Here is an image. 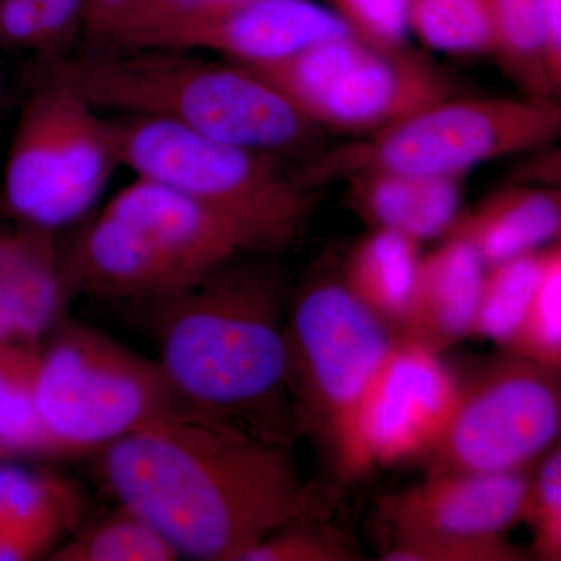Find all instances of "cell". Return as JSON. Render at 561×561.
Wrapping results in <instances>:
<instances>
[{
    "mask_svg": "<svg viewBox=\"0 0 561 561\" xmlns=\"http://www.w3.org/2000/svg\"><path fill=\"white\" fill-rule=\"evenodd\" d=\"M103 474L180 557L241 561L262 538L335 501L306 482L290 446L205 421H162L105 446Z\"/></svg>",
    "mask_w": 561,
    "mask_h": 561,
    "instance_id": "cell-1",
    "label": "cell"
},
{
    "mask_svg": "<svg viewBox=\"0 0 561 561\" xmlns=\"http://www.w3.org/2000/svg\"><path fill=\"white\" fill-rule=\"evenodd\" d=\"M243 257L147 306L158 362L205 423L294 448L286 284Z\"/></svg>",
    "mask_w": 561,
    "mask_h": 561,
    "instance_id": "cell-2",
    "label": "cell"
},
{
    "mask_svg": "<svg viewBox=\"0 0 561 561\" xmlns=\"http://www.w3.org/2000/svg\"><path fill=\"white\" fill-rule=\"evenodd\" d=\"M41 66L39 80L65 84L98 110L173 122L284 160L316 149L324 133L253 70L194 51L98 47Z\"/></svg>",
    "mask_w": 561,
    "mask_h": 561,
    "instance_id": "cell-3",
    "label": "cell"
},
{
    "mask_svg": "<svg viewBox=\"0 0 561 561\" xmlns=\"http://www.w3.org/2000/svg\"><path fill=\"white\" fill-rule=\"evenodd\" d=\"M108 119L121 165L230 217L265 251L297 238L317 202L284 158L232 146L157 117Z\"/></svg>",
    "mask_w": 561,
    "mask_h": 561,
    "instance_id": "cell-4",
    "label": "cell"
},
{
    "mask_svg": "<svg viewBox=\"0 0 561 561\" xmlns=\"http://www.w3.org/2000/svg\"><path fill=\"white\" fill-rule=\"evenodd\" d=\"M284 339L300 437L319 442L342 478H356L362 400L394 335L330 271L311 276L287 302Z\"/></svg>",
    "mask_w": 561,
    "mask_h": 561,
    "instance_id": "cell-5",
    "label": "cell"
},
{
    "mask_svg": "<svg viewBox=\"0 0 561 561\" xmlns=\"http://www.w3.org/2000/svg\"><path fill=\"white\" fill-rule=\"evenodd\" d=\"M561 106L540 99L449 98L298 165L312 190L357 172L465 176L482 162L556 144Z\"/></svg>",
    "mask_w": 561,
    "mask_h": 561,
    "instance_id": "cell-6",
    "label": "cell"
},
{
    "mask_svg": "<svg viewBox=\"0 0 561 561\" xmlns=\"http://www.w3.org/2000/svg\"><path fill=\"white\" fill-rule=\"evenodd\" d=\"M36 400L47 430L76 456L162 421H202L158 359L66 319L41 345Z\"/></svg>",
    "mask_w": 561,
    "mask_h": 561,
    "instance_id": "cell-7",
    "label": "cell"
},
{
    "mask_svg": "<svg viewBox=\"0 0 561 561\" xmlns=\"http://www.w3.org/2000/svg\"><path fill=\"white\" fill-rule=\"evenodd\" d=\"M119 168L108 119L65 84L39 80L11 136L3 214L60 231L91 209Z\"/></svg>",
    "mask_w": 561,
    "mask_h": 561,
    "instance_id": "cell-8",
    "label": "cell"
},
{
    "mask_svg": "<svg viewBox=\"0 0 561 561\" xmlns=\"http://www.w3.org/2000/svg\"><path fill=\"white\" fill-rule=\"evenodd\" d=\"M249 69L283 92L320 130L354 138L456 95L448 73L427 58L404 46H373L354 35Z\"/></svg>",
    "mask_w": 561,
    "mask_h": 561,
    "instance_id": "cell-9",
    "label": "cell"
},
{
    "mask_svg": "<svg viewBox=\"0 0 561 561\" xmlns=\"http://www.w3.org/2000/svg\"><path fill=\"white\" fill-rule=\"evenodd\" d=\"M560 430L561 368L505 353L459 381L451 419L423 460L427 476L526 471Z\"/></svg>",
    "mask_w": 561,
    "mask_h": 561,
    "instance_id": "cell-10",
    "label": "cell"
},
{
    "mask_svg": "<svg viewBox=\"0 0 561 561\" xmlns=\"http://www.w3.org/2000/svg\"><path fill=\"white\" fill-rule=\"evenodd\" d=\"M459 397V379L440 354L394 337L362 400L357 476L375 465L424 459L442 437Z\"/></svg>",
    "mask_w": 561,
    "mask_h": 561,
    "instance_id": "cell-11",
    "label": "cell"
},
{
    "mask_svg": "<svg viewBox=\"0 0 561 561\" xmlns=\"http://www.w3.org/2000/svg\"><path fill=\"white\" fill-rule=\"evenodd\" d=\"M103 210L127 221L142 236L168 265L180 291L238 257L267 253L230 217L139 176L117 192Z\"/></svg>",
    "mask_w": 561,
    "mask_h": 561,
    "instance_id": "cell-12",
    "label": "cell"
},
{
    "mask_svg": "<svg viewBox=\"0 0 561 561\" xmlns=\"http://www.w3.org/2000/svg\"><path fill=\"white\" fill-rule=\"evenodd\" d=\"M527 485V471L442 472L412 489L387 494L378 508L393 537L505 535L522 523Z\"/></svg>",
    "mask_w": 561,
    "mask_h": 561,
    "instance_id": "cell-13",
    "label": "cell"
},
{
    "mask_svg": "<svg viewBox=\"0 0 561 561\" xmlns=\"http://www.w3.org/2000/svg\"><path fill=\"white\" fill-rule=\"evenodd\" d=\"M348 35L353 33L337 14L311 0H250L181 28L154 47L216 51L236 65L261 68Z\"/></svg>",
    "mask_w": 561,
    "mask_h": 561,
    "instance_id": "cell-14",
    "label": "cell"
},
{
    "mask_svg": "<svg viewBox=\"0 0 561 561\" xmlns=\"http://www.w3.org/2000/svg\"><path fill=\"white\" fill-rule=\"evenodd\" d=\"M0 224V342L41 345L65 319L76 289L57 232Z\"/></svg>",
    "mask_w": 561,
    "mask_h": 561,
    "instance_id": "cell-15",
    "label": "cell"
},
{
    "mask_svg": "<svg viewBox=\"0 0 561 561\" xmlns=\"http://www.w3.org/2000/svg\"><path fill=\"white\" fill-rule=\"evenodd\" d=\"M485 264L470 243L443 238L421 257L408 313L394 337L442 351L470 337Z\"/></svg>",
    "mask_w": 561,
    "mask_h": 561,
    "instance_id": "cell-16",
    "label": "cell"
},
{
    "mask_svg": "<svg viewBox=\"0 0 561 561\" xmlns=\"http://www.w3.org/2000/svg\"><path fill=\"white\" fill-rule=\"evenodd\" d=\"M465 176L393 171L346 176V206L370 230H386L419 243L445 238L463 205Z\"/></svg>",
    "mask_w": 561,
    "mask_h": 561,
    "instance_id": "cell-17",
    "label": "cell"
},
{
    "mask_svg": "<svg viewBox=\"0 0 561 561\" xmlns=\"http://www.w3.org/2000/svg\"><path fill=\"white\" fill-rule=\"evenodd\" d=\"M560 187L511 183L461 209L445 238L470 243L485 264H500L560 239Z\"/></svg>",
    "mask_w": 561,
    "mask_h": 561,
    "instance_id": "cell-18",
    "label": "cell"
},
{
    "mask_svg": "<svg viewBox=\"0 0 561 561\" xmlns=\"http://www.w3.org/2000/svg\"><path fill=\"white\" fill-rule=\"evenodd\" d=\"M421 243L386 230H370L343 260L341 278L354 298L397 334L419 275Z\"/></svg>",
    "mask_w": 561,
    "mask_h": 561,
    "instance_id": "cell-19",
    "label": "cell"
},
{
    "mask_svg": "<svg viewBox=\"0 0 561 561\" xmlns=\"http://www.w3.org/2000/svg\"><path fill=\"white\" fill-rule=\"evenodd\" d=\"M41 345L0 342V446L10 456H76L41 419L36 400Z\"/></svg>",
    "mask_w": 561,
    "mask_h": 561,
    "instance_id": "cell-20",
    "label": "cell"
},
{
    "mask_svg": "<svg viewBox=\"0 0 561 561\" xmlns=\"http://www.w3.org/2000/svg\"><path fill=\"white\" fill-rule=\"evenodd\" d=\"M496 28V50L505 76L518 84L524 98L557 101L546 55L540 0H489Z\"/></svg>",
    "mask_w": 561,
    "mask_h": 561,
    "instance_id": "cell-21",
    "label": "cell"
},
{
    "mask_svg": "<svg viewBox=\"0 0 561 561\" xmlns=\"http://www.w3.org/2000/svg\"><path fill=\"white\" fill-rule=\"evenodd\" d=\"M181 559L168 538L144 516L121 504L116 511L88 524L66 545L57 546L51 561H175Z\"/></svg>",
    "mask_w": 561,
    "mask_h": 561,
    "instance_id": "cell-22",
    "label": "cell"
},
{
    "mask_svg": "<svg viewBox=\"0 0 561 561\" xmlns=\"http://www.w3.org/2000/svg\"><path fill=\"white\" fill-rule=\"evenodd\" d=\"M548 250L546 245L485 268L470 337L507 345L540 284Z\"/></svg>",
    "mask_w": 561,
    "mask_h": 561,
    "instance_id": "cell-23",
    "label": "cell"
},
{
    "mask_svg": "<svg viewBox=\"0 0 561 561\" xmlns=\"http://www.w3.org/2000/svg\"><path fill=\"white\" fill-rule=\"evenodd\" d=\"M408 22L430 49L457 55L496 50L489 0H409Z\"/></svg>",
    "mask_w": 561,
    "mask_h": 561,
    "instance_id": "cell-24",
    "label": "cell"
},
{
    "mask_svg": "<svg viewBox=\"0 0 561 561\" xmlns=\"http://www.w3.org/2000/svg\"><path fill=\"white\" fill-rule=\"evenodd\" d=\"M505 353L561 368V243L552 242L545 272Z\"/></svg>",
    "mask_w": 561,
    "mask_h": 561,
    "instance_id": "cell-25",
    "label": "cell"
},
{
    "mask_svg": "<svg viewBox=\"0 0 561 561\" xmlns=\"http://www.w3.org/2000/svg\"><path fill=\"white\" fill-rule=\"evenodd\" d=\"M250 0H136L99 47H154L165 36Z\"/></svg>",
    "mask_w": 561,
    "mask_h": 561,
    "instance_id": "cell-26",
    "label": "cell"
},
{
    "mask_svg": "<svg viewBox=\"0 0 561 561\" xmlns=\"http://www.w3.org/2000/svg\"><path fill=\"white\" fill-rule=\"evenodd\" d=\"M330 516L291 519L243 553L241 561H356L362 553Z\"/></svg>",
    "mask_w": 561,
    "mask_h": 561,
    "instance_id": "cell-27",
    "label": "cell"
},
{
    "mask_svg": "<svg viewBox=\"0 0 561 561\" xmlns=\"http://www.w3.org/2000/svg\"><path fill=\"white\" fill-rule=\"evenodd\" d=\"M522 523L531 530V557L561 560V449L553 445L529 476Z\"/></svg>",
    "mask_w": 561,
    "mask_h": 561,
    "instance_id": "cell-28",
    "label": "cell"
},
{
    "mask_svg": "<svg viewBox=\"0 0 561 561\" xmlns=\"http://www.w3.org/2000/svg\"><path fill=\"white\" fill-rule=\"evenodd\" d=\"M531 553L505 535L483 537H393L383 561H527Z\"/></svg>",
    "mask_w": 561,
    "mask_h": 561,
    "instance_id": "cell-29",
    "label": "cell"
},
{
    "mask_svg": "<svg viewBox=\"0 0 561 561\" xmlns=\"http://www.w3.org/2000/svg\"><path fill=\"white\" fill-rule=\"evenodd\" d=\"M68 486L54 478L16 467L0 465V535L28 526L65 496Z\"/></svg>",
    "mask_w": 561,
    "mask_h": 561,
    "instance_id": "cell-30",
    "label": "cell"
},
{
    "mask_svg": "<svg viewBox=\"0 0 561 561\" xmlns=\"http://www.w3.org/2000/svg\"><path fill=\"white\" fill-rule=\"evenodd\" d=\"M339 14L356 38L379 47L404 46L409 0H334Z\"/></svg>",
    "mask_w": 561,
    "mask_h": 561,
    "instance_id": "cell-31",
    "label": "cell"
},
{
    "mask_svg": "<svg viewBox=\"0 0 561 561\" xmlns=\"http://www.w3.org/2000/svg\"><path fill=\"white\" fill-rule=\"evenodd\" d=\"M38 9L46 36V55H61L62 47L72 39L77 28L84 25L87 0H33Z\"/></svg>",
    "mask_w": 561,
    "mask_h": 561,
    "instance_id": "cell-32",
    "label": "cell"
},
{
    "mask_svg": "<svg viewBox=\"0 0 561 561\" xmlns=\"http://www.w3.org/2000/svg\"><path fill=\"white\" fill-rule=\"evenodd\" d=\"M560 150L553 149V144H549V146L529 151V157L513 173L511 183L560 187Z\"/></svg>",
    "mask_w": 561,
    "mask_h": 561,
    "instance_id": "cell-33",
    "label": "cell"
},
{
    "mask_svg": "<svg viewBox=\"0 0 561 561\" xmlns=\"http://www.w3.org/2000/svg\"><path fill=\"white\" fill-rule=\"evenodd\" d=\"M136 0H87L84 25L88 36L102 46Z\"/></svg>",
    "mask_w": 561,
    "mask_h": 561,
    "instance_id": "cell-34",
    "label": "cell"
},
{
    "mask_svg": "<svg viewBox=\"0 0 561 561\" xmlns=\"http://www.w3.org/2000/svg\"><path fill=\"white\" fill-rule=\"evenodd\" d=\"M540 10L549 70L561 91V0H540Z\"/></svg>",
    "mask_w": 561,
    "mask_h": 561,
    "instance_id": "cell-35",
    "label": "cell"
},
{
    "mask_svg": "<svg viewBox=\"0 0 561 561\" xmlns=\"http://www.w3.org/2000/svg\"><path fill=\"white\" fill-rule=\"evenodd\" d=\"M3 95V79H2V66H0V103H2Z\"/></svg>",
    "mask_w": 561,
    "mask_h": 561,
    "instance_id": "cell-36",
    "label": "cell"
},
{
    "mask_svg": "<svg viewBox=\"0 0 561 561\" xmlns=\"http://www.w3.org/2000/svg\"><path fill=\"white\" fill-rule=\"evenodd\" d=\"M7 456H10L9 451L0 446V459H5Z\"/></svg>",
    "mask_w": 561,
    "mask_h": 561,
    "instance_id": "cell-37",
    "label": "cell"
}]
</instances>
